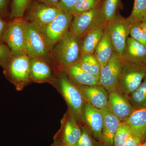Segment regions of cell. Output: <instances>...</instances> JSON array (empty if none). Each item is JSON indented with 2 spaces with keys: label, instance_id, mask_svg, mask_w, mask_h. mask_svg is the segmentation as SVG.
<instances>
[{
  "label": "cell",
  "instance_id": "6da1fadb",
  "mask_svg": "<svg viewBox=\"0 0 146 146\" xmlns=\"http://www.w3.org/2000/svg\"><path fill=\"white\" fill-rule=\"evenodd\" d=\"M146 75V66L121 59L117 90L127 97L140 86Z\"/></svg>",
  "mask_w": 146,
  "mask_h": 146
},
{
  "label": "cell",
  "instance_id": "7a4b0ae2",
  "mask_svg": "<svg viewBox=\"0 0 146 146\" xmlns=\"http://www.w3.org/2000/svg\"><path fill=\"white\" fill-rule=\"evenodd\" d=\"M21 18H13L8 23L4 34L3 41L12 56L26 54L27 22Z\"/></svg>",
  "mask_w": 146,
  "mask_h": 146
},
{
  "label": "cell",
  "instance_id": "3957f363",
  "mask_svg": "<svg viewBox=\"0 0 146 146\" xmlns=\"http://www.w3.org/2000/svg\"><path fill=\"white\" fill-rule=\"evenodd\" d=\"M107 25L101 7L73 16L69 32L82 38L85 34Z\"/></svg>",
  "mask_w": 146,
  "mask_h": 146
},
{
  "label": "cell",
  "instance_id": "277c9868",
  "mask_svg": "<svg viewBox=\"0 0 146 146\" xmlns=\"http://www.w3.org/2000/svg\"><path fill=\"white\" fill-rule=\"evenodd\" d=\"M81 39V37L73 35L69 31L54 50L58 61L66 67L77 62L80 56Z\"/></svg>",
  "mask_w": 146,
  "mask_h": 146
},
{
  "label": "cell",
  "instance_id": "5b68a950",
  "mask_svg": "<svg viewBox=\"0 0 146 146\" xmlns=\"http://www.w3.org/2000/svg\"><path fill=\"white\" fill-rule=\"evenodd\" d=\"M73 16L63 11L49 24L41 27L46 41L51 48L69 31Z\"/></svg>",
  "mask_w": 146,
  "mask_h": 146
},
{
  "label": "cell",
  "instance_id": "8992f818",
  "mask_svg": "<svg viewBox=\"0 0 146 146\" xmlns=\"http://www.w3.org/2000/svg\"><path fill=\"white\" fill-rule=\"evenodd\" d=\"M130 24L127 18L118 13L107 24L108 34L114 51L121 57L129 35Z\"/></svg>",
  "mask_w": 146,
  "mask_h": 146
},
{
  "label": "cell",
  "instance_id": "52a82bcc",
  "mask_svg": "<svg viewBox=\"0 0 146 146\" xmlns=\"http://www.w3.org/2000/svg\"><path fill=\"white\" fill-rule=\"evenodd\" d=\"M41 27L33 23H27L26 54L32 58L45 57L50 49Z\"/></svg>",
  "mask_w": 146,
  "mask_h": 146
},
{
  "label": "cell",
  "instance_id": "ba28073f",
  "mask_svg": "<svg viewBox=\"0 0 146 146\" xmlns=\"http://www.w3.org/2000/svg\"><path fill=\"white\" fill-rule=\"evenodd\" d=\"M121 61V58L115 52L108 62L101 69L100 84L108 93L117 90Z\"/></svg>",
  "mask_w": 146,
  "mask_h": 146
},
{
  "label": "cell",
  "instance_id": "9c48e42d",
  "mask_svg": "<svg viewBox=\"0 0 146 146\" xmlns=\"http://www.w3.org/2000/svg\"><path fill=\"white\" fill-rule=\"evenodd\" d=\"M31 60L27 54L12 56L6 67V73L14 82L25 81L30 74Z\"/></svg>",
  "mask_w": 146,
  "mask_h": 146
},
{
  "label": "cell",
  "instance_id": "30bf717a",
  "mask_svg": "<svg viewBox=\"0 0 146 146\" xmlns=\"http://www.w3.org/2000/svg\"><path fill=\"white\" fill-rule=\"evenodd\" d=\"M108 107L121 121L128 118L136 110L127 97L117 90L109 93Z\"/></svg>",
  "mask_w": 146,
  "mask_h": 146
},
{
  "label": "cell",
  "instance_id": "8fae6325",
  "mask_svg": "<svg viewBox=\"0 0 146 146\" xmlns=\"http://www.w3.org/2000/svg\"><path fill=\"white\" fill-rule=\"evenodd\" d=\"M84 100L93 107L101 110L108 107L109 93L100 84L94 86H76Z\"/></svg>",
  "mask_w": 146,
  "mask_h": 146
},
{
  "label": "cell",
  "instance_id": "7c38bea8",
  "mask_svg": "<svg viewBox=\"0 0 146 146\" xmlns=\"http://www.w3.org/2000/svg\"><path fill=\"white\" fill-rule=\"evenodd\" d=\"M82 116L89 126L94 138L100 141L102 138L103 117L101 110L84 102L82 108Z\"/></svg>",
  "mask_w": 146,
  "mask_h": 146
},
{
  "label": "cell",
  "instance_id": "4fadbf2b",
  "mask_svg": "<svg viewBox=\"0 0 146 146\" xmlns=\"http://www.w3.org/2000/svg\"><path fill=\"white\" fill-rule=\"evenodd\" d=\"M61 11L57 7L39 2L33 4L29 16L31 22L42 27L53 21Z\"/></svg>",
  "mask_w": 146,
  "mask_h": 146
},
{
  "label": "cell",
  "instance_id": "5bb4252c",
  "mask_svg": "<svg viewBox=\"0 0 146 146\" xmlns=\"http://www.w3.org/2000/svg\"><path fill=\"white\" fill-rule=\"evenodd\" d=\"M60 82L62 93L69 106L77 115H82V106L84 102L78 88L65 78H61Z\"/></svg>",
  "mask_w": 146,
  "mask_h": 146
},
{
  "label": "cell",
  "instance_id": "9a60e30c",
  "mask_svg": "<svg viewBox=\"0 0 146 146\" xmlns=\"http://www.w3.org/2000/svg\"><path fill=\"white\" fill-rule=\"evenodd\" d=\"M121 58L125 61L146 66V48L129 36Z\"/></svg>",
  "mask_w": 146,
  "mask_h": 146
},
{
  "label": "cell",
  "instance_id": "2e32d148",
  "mask_svg": "<svg viewBox=\"0 0 146 146\" xmlns=\"http://www.w3.org/2000/svg\"><path fill=\"white\" fill-rule=\"evenodd\" d=\"M103 117L102 138L105 146H114V138L121 121L108 108L101 110Z\"/></svg>",
  "mask_w": 146,
  "mask_h": 146
},
{
  "label": "cell",
  "instance_id": "e0dca14e",
  "mask_svg": "<svg viewBox=\"0 0 146 146\" xmlns=\"http://www.w3.org/2000/svg\"><path fill=\"white\" fill-rule=\"evenodd\" d=\"M122 121L130 126L133 135L140 138L143 143L146 140V108L136 110Z\"/></svg>",
  "mask_w": 146,
  "mask_h": 146
},
{
  "label": "cell",
  "instance_id": "ac0fdd59",
  "mask_svg": "<svg viewBox=\"0 0 146 146\" xmlns=\"http://www.w3.org/2000/svg\"><path fill=\"white\" fill-rule=\"evenodd\" d=\"M107 25L94 30L85 34L80 42V56L93 54L101 39Z\"/></svg>",
  "mask_w": 146,
  "mask_h": 146
},
{
  "label": "cell",
  "instance_id": "d6986e66",
  "mask_svg": "<svg viewBox=\"0 0 146 146\" xmlns=\"http://www.w3.org/2000/svg\"><path fill=\"white\" fill-rule=\"evenodd\" d=\"M114 52L106 26L103 35L98 44L94 54L102 68L108 62Z\"/></svg>",
  "mask_w": 146,
  "mask_h": 146
},
{
  "label": "cell",
  "instance_id": "ffe728a7",
  "mask_svg": "<svg viewBox=\"0 0 146 146\" xmlns=\"http://www.w3.org/2000/svg\"><path fill=\"white\" fill-rule=\"evenodd\" d=\"M67 68L70 77L78 85L94 86L100 84L99 79L83 70L79 65L78 60Z\"/></svg>",
  "mask_w": 146,
  "mask_h": 146
},
{
  "label": "cell",
  "instance_id": "44dd1931",
  "mask_svg": "<svg viewBox=\"0 0 146 146\" xmlns=\"http://www.w3.org/2000/svg\"><path fill=\"white\" fill-rule=\"evenodd\" d=\"M81 134V129L75 121L71 119L66 123L64 129L63 142L65 146H75Z\"/></svg>",
  "mask_w": 146,
  "mask_h": 146
},
{
  "label": "cell",
  "instance_id": "7402d4cb",
  "mask_svg": "<svg viewBox=\"0 0 146 146\" xmlns=\"http://www.w3.org/2000/svg\"><path fill=\"white\" fill-rule=\"evenodd\" d=\"M33 58L30 61V73L33 78L37 80L49 78L51 70L48 64L37 58Z\"/></svg>",
  "mask_w": 146,
  "mask_h": 146
},
{
  "label": "cell",
  "instance_id": "603a6c76",
  "mask_svg": "<svg viewBox=\"0 0 146 146\" xmlns=\"http://www.w3.org/2000/svg\"><path fill=\"white\" fill-rule=\"evenodd\" d=\"M78 62L83 70L99 79L101 67L94 54L81 56Z\"/></svg>",
  "mask_w": 146,
  "mask_h": 146
},
{
  "label": "cell",
  "instance_id": "cb8c5ba5",
  "mask_svg": "<svg viewBox=\"0 0 146 146\" xmlns=\"http://www.w3.org/2000/svg\"><path fill=\"white\" fill-rule=\"evenodd\" d=\"M127 98L135 109L146 108V75L140 86Z\"/></svg>",
  "mask_w": 146,
  "mask_h": 146
},
{
  "label": "cell",
  "instance_id": "d4e9b609",
  "mask_svg": "<svg viewBox=\"0 0 146 146\" xmlns=\"http://www.w3.org/2000/svg\"><path fill=\"white\" fill-rule=\"evenodd\" d=\"M120 0H104L101 9L103 16L107 24L117 16Z\"/></svg>",
  "mask_w": 146,
  "mask_h": 146
},
{
  "label": "cell",
  "instance_id": "484cf974",
  "mask_svg": "<svg viewBox=\"0 0 146 146\" xmlns=\"http://www.w3.org/2000/svg\"><path fill=\"white\" fill-rule=\"evenodd\" d=\"M146 16V0H134L133 9L127 18L129 24L140 22Z\"/></svg>",
  "mask_w": 146,
  "mask_h": 146
},
{
  "label": "cell",
  "instance_id": "4316f807",
  "mask_svg": "<svg viewBox=\"0 0 146 146\" xmlns=\"http://www.w3.org/2000/svg\"><path fill=\"white\" fill-rule=\"evenodd\" d=\"M132 134L130 126L125 122H120L114 137V146H123L128 138Z\"/></svg>",
  "mask_w": 146,
  "mask_h": 146
},
{
  "label": "cell",
  "instance_id": "83f0119b",
  "mask_svg": "<svg viewBox=\"0 0 146 146\" xmlns=\"http://www.w3.org/2000/svg\"><path fill=\"white\" fill-rule=\"evenodd\" d=\"M99 0H77L70 13L72 16L86 12L99 7Z\"/></svg>",
  "mask_w": 146,
  "mask_h": 146
},
{
  "label": "cell",
  "instance_id": "f1b7e54d",
  "mask_svg": "<svg viewBox=\"0 0 146 146\" xmlns=\"http://www.w3.org/2000/svg\"><path fill=\"white\" fill-rule=\"evenodd\" d=\"M31 1V0H11L9 15L11 19L22 18Z\"/></svg>",
  "mask_w": 146,
  "mask_h": 146
},
{
  "label": "cell",
  "instance_id": "f546056e",
  "mask_svg": "<svg viewBox=\"0 0 146 146\" xmlns=\"http://www.w3.org/2000/svg\"><path fill=\"white\" fill-rule=\"evenodd\" d=\"M129 35L146 48V34L142 27L141 21L130 24Z\"/></svg>",
  "mask_w": 146,
  "mask_h": 146
},
{
  "label": "cell",
  "instance_id": "4dcf8cb0",
  "mask_svg": "<svg viewBox=\"0 0 146 146\" xmlns=\"http://www.w3.org/2000/svg\"><path fill=\"white\" fill-rule=\"evenodd\" d=\"M12 57L8 46L3 44H0V65L6 68Z\"/></svg>",
  "mask_w": 146,
  "mask_h": 146
},
{
  "label": "cell",
  "instance_id": "1f68e13d",
  "mask_svg": "<svg viewBox=\"0 0 146 146\" xmlns=\"http://www.w3.org/2000/svg\"><path fill=\"white\" fill-rule=\"evenodd\" d=\"M75 146H96L91 134L85 129L82 131V134Z\"/></svg>",
  "mask_w": 146,
  "mask_h": 146
},
{
  "label": "cell",
  "instance_id": "d6a6232c",
  "mask_svg": "<svg viewBox=\"0 0 146 146\" xmlns=\"http://www.w3.org/2000/svg\"><path fill=\"white\" fill-rule=\"evenodd\" d=\"M77 0H59L57 7L66 13H69L74 6Z\"/></svg>",
  "mask_w": 146,
  "mask_h": 146
},
{
  "label": "cell",
  "instance_id": "836d02e7",
  "mask_svg": "<svg viewBox=\"0 0 146 146\" xmlns=\"http://www.w3.org/2000/svg\"><path fill=\"white\" fill-rule=\"evenodd\" d=\"M141 144L140 138L133 134L128 138L123 146H139Z\"/></svg>",
  "mask_w": 146,
  "mask_h": 146
},
{
  "label": "cell",
  "instance_id": "e575fe53",
  "mask_svg": "<svg viewBox=\"0 0 146 146\" xmlns=\"http://www.w3.org/2000/svg\"><path fill=\"white\" fill-rule=\"evenodd\" d=\"M7 25V23L2 16H0V44H2L1 42H3V38Z\"/></svg>",
  "mask_w": 146,
  "mask_h": 146
},
{
  "label": "cell",
  "instance_id": "d590c367",
  "mask_svg": "<svg viewBox=\"0 0 146 146\" xmlns=\"http://www.w3.org/2000/svg\"><path fill=\"white\" fill-rule=\"evenodd\" d=\"M9 0H0V16L6 15Z\"/></svg>",
  "mask_w": 146,
  "mask_h": 146
},
{
  "label": "cell",
  "instance_id": "8d00e7d4",
  "mask_svg": "<svg viewBox=\"0 0 146 146\" xmlns=\"http://www.w3.org/2000/svg\"><path fill=\"white\" fill-rule=\"evenodd\" d=\"M40 2L44 3L51 6L57 7L58 3L59 0H38Z\"/></svg>",
  "mask_w": 146,
  "mask_h": 146
},
{
  "label": "cell",
  "instance_id": "74e56055",
  "mask_svg": "<svg viewBox=\"0 0 146 146\" xmlns=\"http://www.w3.org/2000/svg\"><path fill=\"white\" fill-rule=\"evenodd\" d=\"M141 23H142L143 29L146 34V16L143 18V20L141 21Z\"/></svg>",
  "mask_w": 146,
  "mask_h": 146
},
{
  "label": "cell",
  "instance_id": "f35d334b",
  "mask_svg": "<svg viewBox=\"0 0 146 146\" xmlns=\"http://www.w3.org/2000/svg\"><path fill=\"white\" fill-rule=\"evenodd\" d=\"M143 146H146V140L143 143Z\"/></svg>",
  "mask_w": 146,
  "mask_h": 146
},
{
  "label": "cell",
  "instance_id": "ab89813d",
  "mask_svg": "<svg viewBox=\"0 0 146 146\" xmlns=\"http://www.w3.org/2000/svg\"><path fill=\"white\" fill-rule=\"evenodd\" d=\"M54 146H60V145H58V144H57V145H55Z\"/></svg>",
  "mask_w": 146,
  "mask_h": 146
},
{
  "label": "cell",
  "instance_id": "60d3db41",
  "mask_svg": "<svg viewBox=\"0 0 146 146\" xmlns=\"http://www.w3.org/2000/svg\"><path fill=\"white\" fill-rule=\"evenodd\" d=\"M139 146H143V143L141 144V145H140Z\"/></svg>",
  "mask_w": 146,
  "mask_h": 146
}]
</instances>
